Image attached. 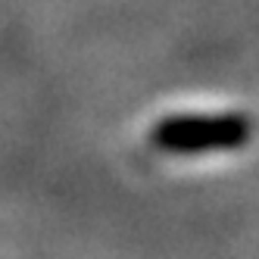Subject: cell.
I'll return each instance as SVG.
<instances>
[{
  "instance_id": "obj_1",
  "label": "cell",
  "mask_w": 259,
  "mask_h": 259,
  "mask_svg": "<svg viewBox=\"0 0 259 259\" xmlns=\"http://www.w3.org/2000/svg\"><path fill=\"white\" fill-rule=\"evenodd\" d=\"M253 141V122L244 113L215 116H165L150 128V144L169 156H200V153H231L244 150Z\"/></svg>"
}]
</instances>
